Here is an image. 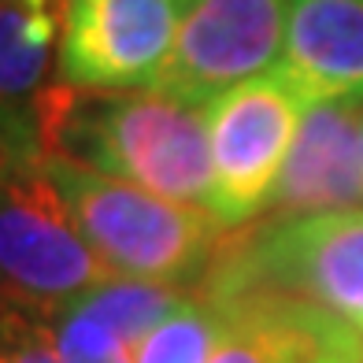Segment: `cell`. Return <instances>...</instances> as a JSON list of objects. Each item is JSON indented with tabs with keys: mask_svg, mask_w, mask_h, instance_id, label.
<instances>
[{
	"mask_svg": "<svg viewBox=\"0 0 363 363\" xmlns=\"http://www.w3.org/2000/svg\"><path fill=\"white\" fill-rule=\"evenodd\" d=\"M34 130L41 156L74 160L208 211L211 145L204 108L156 89L89 93L48 82L34 96Z\"/></svg>",
	"mask_w": 363,
	"mask_h": 363,
	"instance_id": "cell-1",
	"label": "cell"
},
{
	"mask_svg": "<svg viewBox=\"0 0 363 363\" xmlns=\"http://www.w3.org/2000/svg\"><path fill=\"white\" fill-rule=\"evenodd\" d=\"M45 171L52 174L74 223L115 278L178 289L189 282L201 286L226 238L234 234L204 208L167 201L74 160L45 156Z\"/></svg>",
	"mask_w": 363,
	"mask_h": 363,
	"instance_id": "cell-2",
	"label": "cell"
},
{
	"mask_svg": "<svg viewBox=\"0 0 363 363\" xmlns=\"http://www.w3.org/2000/svg\"><path fill=\"white\" fill-rule=\"evenodd\" d=\"M196 289L274 293L363 326V208L245 226L226 238Z\"/></svg>",
	"mask_w": 363,
	"mask_h": 363,
	"instance_id": "cell-3",
	"label": "cell"
},
{
	"mask_svg": "<svg viewBox=\"0 0 363 363\" xmlns=\"http://www.w3.org/2000/svg\"><path fill=\"white\" fill-rule=\"evenodd\" d=\"M38 148L0 171V301L52 319L78 296L111 282Z\"/></svg>",
	"mask_w": 363,
	"mask_h": 363,
	"instance_id": "cell-4",
	"label": "cell"
},
{
	"mask_svg": "<svg viewBox=\"0 0 363 363\" xmlns=\"http://www.w3.org/2000/svg\"><path fill=\"white\" fill-rule=\"evenodd\" d=\"M308 108L311 101L304 89L282 67L216 96L204 108L211 145L208 211L226 230L267 216Z\"/></svg>",
	"mask_w": 363,
	"mask_h": 363,
	"instance_id": "cell-5",
	"label": "cell"
},
{
	"mask_svg": "<svg viewBox=\"0 0 363 363\" xmlns=\"http://www.w3.org/2000/svg\"><path fill=\"white\" fill-rule=\"evenodd\" d=\"M286 19L289 0H186L171 60L152 89L208 108L282 63Z\"/></svg>",
	"mask_w": 363,
	"mask_h": 363,
	"instance_id": "cell-6",
	"label": "cell"
},
{
	"mask_svg": "<svg viewBox=\"0 0 363 363\" xmlns=\"http://www.w3.org/2000/svg\"><path fill=\"white\" fill-rule=\"evenodd\" d=\"M186 0H63L56 82L89 93L152 89Z\"/></svg>",
	"mask_w": 363,
	"mask_h": 363,
	"instance_id": "cell-7",
	"label": "cell"
},
{
	"mask_svg": "<svg viewBox=\"0 0 363 363\" xmlns=\"http://www.w3.org/2000/svg\"><path fill=\"white\" fill-rule=\"evenodd\" d=\"M359 108L323 101L301 119L282 178L274 186L267 219L323 216L363 204V156H359Z\"/></svg>",
	"mask_w": 363,
	"mask_h": 363,
	"instance_id": "cell-8",
	"label": "cell"
},
{
	"mask_svg": "<svg viewBox=\"0 0 363 363\" xmlns=\"http://www.w3.org/2000/svg\"><path fill=\"white\" fill-rule=\"evenodd\" d=\"M278 67L311 104H363V0H289Z\"/></svg>",
	"mask_w": 363,
	"mask_h": 363,
	"instance_id": "cell-9",
	"label": "cell"
},
{
	"mask_svg": "<svg viewBox=\"0 0 363 363\" xmlns=\"http://www.w3.org/2000/svg\"><path fill=\"white\" fill-rule=\"evenodd\" d=\"M48 63L52 19L23 0H0V130H34V96L48 86Z\"/></svg>",
	"mask_w": 363,
	"mask_h": 363,
	"instance_id": "cell-10",
	"label": "cell"
},
{
	"mask_svg": "<svg viewBox=\"0 0 363 363\" xmlns=\"http://www.w3.org/2000/svg\"><path fill=\"white\" fill-rule=\"evenodd\" d=\"M219 341V311L204 293H189L152 334H148L134 359L138 363H208Z\"/></svg>",
	"mask_w": 363,
	"mask_h": 363,
	"instance_id": "cell-11",
	"label": "cell"
},
{
	"mask_svg": "<svg viewBox=\"0 0 363 363\" xmlns=\"http://www.w3.org/2000/svg\"><path fill=\"white\" fill-rule=\"evenodd\" d=\"M48 323H52L56 349H60L63 363H138L134 345H126L119 334H111L108 326L89 319L86 311L74 308V304L56 311Z\"/></svg>",
	"mask_w": 363,
	"mask_h": 363,
	"instance_id": "cell-12",
	"label": "cell"
},
{
	"mask_svg": "<svg viewBox=\"0 0 363 363\" xmlns=\"http://www.w3.org/2000/svg\"><path fill=\"white\" fill-rule=\"evenodd\" d=\"M0 363H63L52 323L30 308L0 301Z\"/></svg>",
	"mask_w": 363,
	"mask_h": 363,
	"instance_id": "cell-13",
	"label": "cell"
},
{
	"mask_svg": "<svg viewBox=\"0 0 363 363\" xmlns=\"http://www.w3.org/2000/svg\"><path fill=\"white\" fill-rule=\"evenodd\" d=\"M26 148H38V152H41L34 130H0V171L11 163V156L26 152Z\"/></svg>",
	"mask_w": 363,
	"mask_h": 363,
	"instance_id": "cell-14",
	"label": "cell"
},
{
	"mask_svg": "<svg viewBox=\"0 0 363 363\" xmlns=\"http://www.w3.org/2000/svg\"><path fill=\"white\" fill-rule=\"evenodd\" d=\"M23 4L34 11V15H45V19H52L56 23V15H52V0H23Z\"/></svg>",
	"mask_w": 363,
	"mask_h": 363,
	"instance_id": "cell-15",
	"label": "cell"
},
{
	"mask_svg": "<svg viewBox=\"0 0 363 363\" xmlns=\"http://www.w3.org/2000/svg\"><path fill=\"white\" fill-rule=\"evenodd\" d=\"M359 156H363V108H359Z\"/></svg>",
	"mask_w": 363,
	"mask_h": 363,
	"instance_id": "cell-16",
	"label": "cell"
},
{
	"mask_svg": "<svg viewBox=\"0 0 363 363\" xmlns=\"http://www.w3.org/2000/svg\"><path fill=\"white\" fill-rule=\"evenodd\" d=\"M356 334H359V363H363V326H356Z\"/></svg>",
	"mask_w": 363,
	"mask_h": 363,
	"instance_id": "cell-17",
	"label": "cell"
},
{
	"mask_svg": "<svg viewBox=\"0 0 363 363\" xmlns=\"http://www.w3.org/2000/svg\"><path fill=\"white\" fill-rule=\"evenodd\" d=\"M334 363H359V359H334Z\"/></svg>",
	"mask_w": 363,
	"mask_h": 363,
	"instance_id": "cell-18",
	"label": "cell"
}]
</instances>
